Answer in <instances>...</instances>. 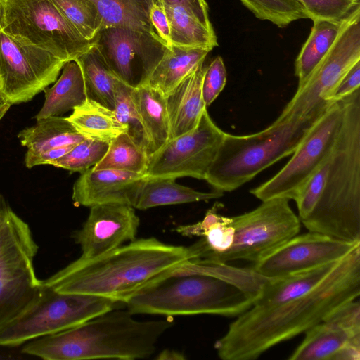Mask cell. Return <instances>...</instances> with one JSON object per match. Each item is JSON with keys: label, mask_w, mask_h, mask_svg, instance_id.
<instances>
[{"label": "cell", "mask_w": 360, "mask_h": 360, "mask_svg": "<svg viewBox=\"0 0 360 360\" xmlns=\"http://www.w3.org/2000/svg\"><path fill=\"white\" fill-rule=\"evenodd\" d=\"M360 295V245L339 260L311 291L281 304L238 316L214 343L223 360L255 359L274 346L305 333Z\"/></svg>", "instance_id": "6da1fadb"}, {"label": "cell", "mask_w": 360, "mask_h": 360, "mask_svg": "<svg viewBox=\"0 0 360 360\" xmlns=\"http://www.w3.org/2000/svg\"><path fill=\"white\" fill-rule=\"evenodd\" d=\"M193 259L189 246L167 244L154 237L136 238L95 257H79L42 282L59 292L124 303Z\"/></svg>", "instance_id": "7a4b0ae2"}, {"label": "cell", "mask_w": 360, "mask_h": 360, "mask_svg": "<svg viewBox=\"0 0 360 360\" xmlns=\"http://www.w3.org/2000/svg\"><path fill=\"white\" fill-rule=\"evenodd\" d=\"M173 325L169 317L139 321L127 309H114L75 327L30 340L22 352L45 360L146 359Z\"/></svg>", "instance_id": "3957f363"}, {"label": "cell", "mask_w": 360, "mask_h": 360, "mask_svg": "<svg viewBox=\"0 0 360 360\" xmlns=\"http://www.w3.org/2000/svg\"><path fill=\"white\" fill-rule=\"evenodd\" d=\"M342 118L326 183L309 216V231L360 242V89L342 100Z\"/></svg>", "instance_id": "277c9868"}, {"label": "cell", "mask_w": 360, "mask_h": 360, "mask_svg": "<svg viewBox=\"0 0 360 360\" xmlns=\"http://www.w3.org/2000/svg\"><path fill=\"white\" fill-rule=\"evenodd\" d=\"M260 293L212 275L170 274L136 292L124 304L134 315L238 316L253 305Z\"/></svg>", "instance_id": "5b68a950"}, {"label": "cell", "mask_w": 360, "mask_h": 360, "mask_svg": "<svg viewBox=\"0 0 360 360\" xmlns=\"http://www.w3.org/2000/svg\"><path fill=\"white\" fill-rule=\"evenodd\" d=\"M316 120H275L249 135L226 133L205 179L216 191L230 192L294 153Z\"/></svg>", "instance_id": "8992f818"}, {"label": "cell", "mask_w": 360, "mask_h": 360, "mask_svg": "<svg viewBox=\"0 0 360 360\" xmlns=\"http://www.w3.org/2000/svg\"><path fill=\"white\" fill-rule=\"evenodd\" d=\"M38 249L28 224L0 195V328L25 311L40 292L42 281L34 266Z\"/></svg>", "instance_id": "52a82bcc"}, {"label": "cell", "mask_w": 360, "mask_h": 360, "mask_svg": "<svg viewBox=\"0 0 360 360\" xmlns=\"http://www.w3.org/2000/svg\"><path fill=\"white\" fill-rule=\"evenodd\" d=\"M124 307L123 302L102 297L59 292L42 282L34 302L0 328V346H19L75 327L112 309Z\"/></svg>", "instance_id": "ba28073f"}, {"label": "cell", "mask_w": 360, "mask_h": 360, "mask_svg": "<svg viewBox=\"0 0 360 360\" xmlns=\"http://www.w3.org/2000/svg\"><path fill=\"white\" fill-rule=\"evenodd\" d=\"M360 61V6L343 21L333 46L276 120H317L334 102L331 96L343 76Z\"/></svg>", "instance_id": "9c48e42d"}, {"label": "cell", "mask_w": 360, "mask_h": 360, "mask_svg": "<svg viewBox=\"0 0 360 360\" xmlns=\"http://www.w3.org/2000/svg\"><path fill=\"white\" fill-rule=\"evenodd\" d=\"M4 31L65 62L77 59L94 45L50 0H4Z\"/></svg>", "instance_id": "30bf717a"}, {"label": "cell", "mask_w": 360, "mask_h": 360, "mask_svg": "<svg viewBox=\"0 0 360 360\" xmlns=\"http://www.w3.org/2000/svg\"><path fill=\"white\" fill-rule=\"evenodd\" d=\"M248 212L230 217L233 229L231 246L212 264L242 259L255 262L298 234L301 221L289 200L272 198Z\"/></svg>", "instance_id": "8fae6325"}, {"label": "cell", "mask_w": 360, "mask_h": 360, "mask_svg": "<svg viewBox=\"0 0 360 360\" xmlns=\"http://www.w3.org/2000/svg\"><path fill=\"white\" fill-rule=\"evenodd\" d=\"M342 113V101L333 103L313 123L288 163L250 193L262 201L278 198L295 200L309 178L330 154Z\"/></svg>", "instance_id": "7c38bea8"}, {"label": "cell", "mask_w": 360, "mask_h": 360, "mask_svg": "<svg viewBox=\"0 0 360 360\" xmlns=\"http://www.w3.org/2000/svg\"><path fill=\"white\" fill-rule=\"evenodd\" d=\"M65 63L0 31V90L11 105L31 101L55 82Z\"/></svg>", "instance_id": "4fadbf2b"}, {"label": "cell", "mask_w": 360, "mask_h": 360, "mask_svg": "<svg viewBox=\"0 0 360 360\" xmlns=\"http://www.w3.org/2000/svg\"><path fill=\"white\" fill-rule=\"evenodd\" d=\"M225 134L205 109L195 129L169 140L148 155L146 176L205 180Z\"/></svg>", "instance_id": "5bb4252c"}, {"label": "cell", "mask_w": 360, "mask_h": 360, "mask_svg": "<svg viewBox=\"0 0 360 360\" xmlns=\"http://www.w3.org/2000/svg\"><path fill=\"white\" fill-rule=\"evenodd\" d=\"M94 45L113 74L132 88L148 84L167 49L154 35L122 26L101 29Z\"/></svg>", "instance_id": "9a60e30c"}, {"label": "cell", "mask_w": 360, "mask_h": 360, "mask_svg": "<svg viewBox=\"0 0 360 360\" xmlns=\"http://www.w3.org/2000/svg\"><path fill=\"white\" fill-rule=\"evenodd\" d=\"M358 245L360 242L309 231L290 238L253 262L250 268L269 278H281L337 262Z\"/></svg>", "instance_id": "2e32d148"}, {"label": "cell", "mask_w": 360, "mask_h": 360, "mask_svg": "<svg viewBox=\"0 0 360 360\" xmlns=\"http://www.w3.org/2000/svg\"><path fill=\"white\" fill-rule=\"evenodd\" d=\"M139 224L133 206L98 204L90 207L86 220L72 238L81 249L80 257L92 258L135 240Z\"/></svg>", "instance_id": "e0dca14e"}, {"label": "cell", "mask_w": 360, "mask_h": 360, "mask_svg": "<svg viewBox=\"0 0 360 360\" xmlns=\"http://www.w3.org/2000/svg\"><path fill=\"white\" fill-rule=\"evenodd\" d=\"M146 179L145 174L123 170L92 167L81 173L72 188L75 205L120 203L134 206Z\"/></svg>", "instance_id": "ac0fdd59"}, {"label": "cell", "mask_w": 360, "mask_h": 360, "mask_svg": "<svg viewBox=\"0 0 360 360\" xmlns=\"http://www.w3.org/2000/svg\"><path fill=\"white\" fill-rule=\"evenodd\" d=\"M205 69L200 63L165 96L169 140L195 129L207 109L202 94Z\"/></svg>", "instance_id": "d6986e66"}, {"label": "cell", "mask_w": 360, "mask_h": 360, "mask_svg": "<svg viewBox=\"0 0 360 360\" xmlns=\"http://www.w3.org/2000/svg\"><path fill=\"white\" fill-rule=\"evenodd\" d=\"M290 360H335L338 353L352 342H360V330L348 329L330 317L309 328Z\"/></svg>", "instance_id": "ffe728a7"}, {"label": "cell", "mask_w": 360, "mask_h": 360, "mask_svg": "<svg viewBox=\"0 0 360 360\" xmlns=\"http://www.w3.org/2000/svg\"><path fill=\"white\" fill-rule=\"evenodd\" d=\"M210 50L171 45L153 70L148 84L166 96L204 60Z\"/></svg>", "instance_id": "44dd1931"}, {"label": "cell", "mask_w": 360, "mask_h": 360, "mask_svg": "<svg viewBox=\"0 0 360 360\" xmlns=\"http://www.w3.org/2000/svg\"><path fill=\"white\" fill-rule=\"evenodd\" d=\"M338 261L295 274L269 278L252 307L276 306L311 291L329 275Z\"/></svg>", "instance_id": "7402d4cb"}, {"label": "cell", "mask_w": 360, "mask_h": 360, "mask_svg": "<svg viewBox=\"0 0 360 360\" xmlns=\"http://www.w3.org/2000/svg\"><path fill=\"white\" fill-rule=\"evenodd\" d=\"M45 101L37 120L58 116L82 104L86 99L82 72L75 60L66 62L60 77L44 89Z\"/></svg>", "instance_id": "603a6c76"}, {"label": "cell", "mask_w": 360, "mask_h": 360, "mask_svg": "<svg viewBox=\"0 0 360 360\" xmlns=\"http://www.w3.org/2000/svg\"><path fill=\"white\" fill-rule=\"evenodd\" d=\"M18 138L27 147V155L77 144L85 139L67 117L58 115L37 120L34 125L20 131Z\"/></svg>", "instance_id": "cb8c5ba5"}, {"label": "cell", "mask_w": 360, "mask_h": 360, "mask_svg": "<svg viewBox=\"0 0 360 360\" xmlns=\"http://www.w3.org/2000/svg\"><path fill=\"white\" fill-rule=\"evenodd\" d=\"M175 180L172 178L146 177L134 207L147 210L162 205L207 201L219 198L224 193L216 190L198 191L178 184Z\"/></svg>", "instance_id": "d4e9b609"}, {"label": "cell", "mask_w": 360, "mask_h": 360, "mask_svg": "<svg viewBox=\"0 0 360 360\" xmlns=\"http://www.w3.org/2000/svg\"><path fill=\"white\" fill-rule=\"evenodd\" d=\"M132 95L149 141V155L169 140L165 96L148 85L133 88Z\"/></svg>", "instance_id": "484cf974"}, {"label": "cell", "mask_w": 360, "mask_h": 360, "mask_svg": "<svg viewBox=\"0 0 360 360\" xmlns=\"http://www.w3.org/2000/svg\"><path fill=\"white\" fill-rule=\"evenodd\" d=\"M75 60L82 72L86 98L113 110L120 79L111 71L98 49L93 45Z\"/></svg>", "instance_id": "4316f807"}, {"label": "cell", "mask_w": 360, "mask_h": 360, "mask_svg": "<svg viewBox=\"0 0 360 360\" xmlns=\"http://www.w3.org/2000/svg\"><path fill=\"white\" fill-rule=\"evenodd\" d=\"M67 118L84 138L110 142L126 132V127L119 122L114 110L88 98L75 107Z\"/></svg>", "instance_id": "83f0119b"}, {"label": "cell", "mask_w": 360, "mask_h": 360, "mask_svg": "<svg viewBox=\"0 0 360 360\" xmlns=\"http://www.w3.org/2000/svg\"><path fill=\"white\" fill-rule=\"evenodd\" d=\"M340 20H316L298 54L295 72L298 86L303 84L333 46L342 28Z\"/></svg>", "instance_id": "f1b7e54d"}, {"label": "cell", "mask_w": 360, "mask_h": 360, "mask_svg": "<svg viewBox=\"0 0 360 360\" xmlns=\"http://www.w3.org/2000/svg\"><path fill=\"white\" fill-rule=\"evenodd\" d=\"M163 6L169 22L171 45L210 51L217 46L214 30L206 27L186 8L179 5Z\"/></svg>", "instance_id": "f546056e"}, {"label": "cell", "mask_w": 360, "mask_h": 360, "mask_svg": "<svg viewBox=\"0 0 360 360\" xmlns=\"http://www.w3.org/2000/svg\"><path fill=\"white\" fill-rule=\"evenodd\" d=\"M92 1L97 6L101 15L103 28L115 26L129 27L145 31L158 38L150 22L149 11L155 4L161 3L160 0Z\"/></svg>", "instance_id": "4dcf8cb0"}, {"label": "cell", "mask_w": 360, "mask_h": 360, "mask_svg": "<svg viewBox=\"0 0 360 360\" xmlns=\"http://www.w3.org/2000/svg\"><path fill=\"white\" fill-rule=\"evenodd\" d=\"M148 155L126 132L113 139L103 159L93 168L117 169L145 174Z\"/></svg>", "instance_id": "1f68e13d"}, {"label": "cell", "mask_w": 360, "mask_h": 360, "mask_svg": "<svg viewBox=\"0 0 360 360\" xmlns=\"http://www.w3.org/2000/svg\"><path fill=\"white\" fill-rule=\"evenodd\" d=\"M65 18L86 39H94L103 28V19L92 0H50Z\"/></svg>", "instance_id": "d6a6232c"}, {"label": "cell", "mask_w": 360, "mask_h": 360, "mask_svg": "<svg viewBox=\"0 0 360 360\" xmlns=\"http://www.w3.org/2000/svg\"><path fill=\"white\" fill-rule=\"evenodd\" d=\"M133 88L119 81L114 112L131 139L149 155V141L132 95Z\"/></svg>", "instance_id": "836d02e7"}, {"label": "cell", "mask_w": 360, "mask_h": 360, "mask_svg": "<svg viewBox=\"0 0 360 360\" xmlns=\"http://www.w3.org/2000/svg\"><path fill=\"white\" fill-rule=\"evenodd\" d=\"M257 18L268 20L278 27L309 18L304 6L296 0H240Z\"/></svg>", "instance_id": "e575fe53"}, {"label": "cell", "mask_w": 360, "mask_h": 360, "mask_svg": "<svg viewBox=\"0 0 360 360\" xmlns=\"http://www.w3.org/2000/svg\"><path fill=\"white\" fill-rule=\"evenodd\" d=\"M109 141L85 138L65 155L53 161L51 165L71 172H83L98 164L105 155Z\"/></svg>", "instance_id": "d590c367"}, {"label": "cell", "mask_w": 360, "mask_h": 360, "mask_svg": "<svg viewBox=\"0 0 360 360\" xmlns=\"http://www.w3.org/2000/svg\"><path fill=\"white\" fill-rule=\"evenodd\" d=\"M330 155L331 153L311 174L294 200L301 222L311 213L321 195L328 171Z\"/></svg>", "instance_id": "8d00e7d4"}, {"label": "cell", "mask_w": 360, "mask_h": 360, "mask_svg": "<svg viewBox=\"0 0 360 360\" xmlns=\"http://www.w3.org/2000/svg\"><path fill=\"white\" fill-rule=\"evenodd\" d=\"M312 21L340 20L360 6V0H296Z\"/></svg>", "instance_id": "74e56055"}, {"label": "cell", "mask_w": 360, "mask_h": 360, "mask_svg": "<svg viewBox=\"0 0 360 360\" xmlns=\"http://www.w3.org/2000/svg\"><path fill=\"white\" fill-rule=\"evenodd\" d=\"M226 83V68L221 57L217 56L206 66L202 79V94L206 107L217 98Z\"/></svg>", "instance_id": "f35d334b"}, {"label": "cell", "mask_w": 360, "mask_h": 360, "mask_svg": "<svg viewBox=\"0 0 360 360\" xmlns=\"http://www.w3.org/2000/svg\"><path fill=\"white\" fill-rule=\"evenodd\" d=\"M149 20L159 40L167 48H169L171 46L169 22L162 3H156L150 8Z\"/></svg>", "instance_id": "ab89813d"}, {"label": "cell", "mask_w": 360, "mask_h": 360, "mask_svg": "<svg viewBox=\"0 0 360 360\" xmlns=\"http://www.w3.org/2000/svg\"><path fill=\"white\" fill-rule=\"evenodd\" d=\"M360 86V61L357 62L341 79L335 89L330 101H341L349 96Z\"/></svg>", "instance_id": "60d3db41"}, {"label": "cell", "mask_w": 360, "mask_h": 360, "mask_svg": "<svg viewBox=\"0 0 360 360\" xmlns=\"http://www.w3.org/2000/svg\"><path fill=\"white\" fill-rule=\"evenodd\" d=\"M162 5H179L186 8L206 27L213 30L209 19L208 6L205 0H160Z\"/></svg>", "instance_id": "b9f144b4"}, {"label": "cell", "mask_w": 360, "mask_h": 360, "mask_svg": "<svg viewBox=\"0 0 360 360\" xmlns=\"http://www.w3.org/2000/svg\"><path fill=\"white\" fill-rule=\"evenodd\" d=\"M76 144L64 146L50 150H47L34 155H25V164L26 167L32 168L41 165H50L53 161L63 157L68 153Z\"/></svg>", "instance_id": "7bdbcfd3"}, {"label": "cell", "mask_w": 360, "mask_h": 360, "mask_svg": "<svg viewBox=\"0 0 360 360\" xmlns=\"http://www.w3.org/2000/svg\"><path fill=\"white\" fill-rule=\"evenodd\" d=\"M155 359L158 360H183L186 359V356L179 351L165 349L160 352Z\"/></svg>", "instance_id": "ee69618b"}, {"label": "cell", "mask_w": 360, "mask_h": 360, "mask_svg": "<svg viewBox=\"0 0 360 360\" xmlns=\"http://www.w3.org/2000/svg\"><path fill=\"white\" fill-rule=\"evenodd\" d=\"M11 106V104L10 103H8V101H6V102L0 104V121L4 117V116L6 115V113L9 110Z\"/></svg>", "instance_id": "f6af8a7d"}, {"label": "cell", "mask_w": 360, "mask_h": 360, "mask_svg": "<svg viewBox=\"0 0 360 360\" xmlns=\"http://www.w3.org/2000/svg\"><path fill=\"white\" fill-rule=\"evenodd\" d=\"M4 27V2H0V31Z\"/></svg>", "instance_id": "bcb514c9"}, {"label": "cell", "mask_w": 360, "mask_h": 360, "mask_svg": "<svg viewBox=\"0 0 360 360\" xmlns=\"http://www.w3.org/2000/svg\"><path fill=\"white\" fill-rule=\"evenodd\" d=\"M6 101V99L0 90V104Z\"/></svg>", "instance_id": "7dc6e473"}, {"label": "cell", "mask_w": 360, "mask_h": 360, "mask_svg": "<svg viewBox=\"0 0 360 360\" xmlns=\"http://www.w3.org/2000/svg\"><path fill=\"white\" fill-rule=\"evenodd\" d=\"M0 2L4 3V0H0Z\"/></svg>", "instance_id": "c3c4849f"}]
</instances>
